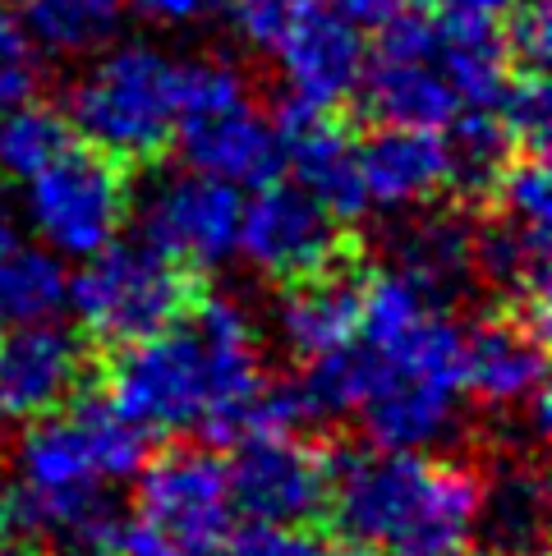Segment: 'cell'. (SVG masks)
Masks as SVG:
<instances>
[{"label":"cell","instance_id":"cell-6","mask_svg":"<svg viewBox=\"0 0 552 556\" xmlns=\"http://www.w3.org/2000/svg\"><path fill=\"white\" fill-rule=\"evenodd\" d=\"M230 451L235 455H226V469H230L235 515H249L259 525L327 533L331 455H337V442L276 432V437L235 442Z\"/></svg>","mask_w":552,"mask_h":556},{"label":"cell","instance_id":"cell-25","mask_svg":"<svg viewBox=\"0 0 552 556\" xmlns=\"http://www.w3.org/2000/svg\"><path fill=\"white\" fill-rule=\"evenodd\" d=\"M208 556H331V543H327V533L249 520L244 529H230L226 543Z\"/></svg>","mask_w":552,"mask_h":556},{"label":"cell","instance_id":"cell-26","mask_svg":"<svg viewBox=\"0 0 552 556\" xmlns=\"http://www.w3.org/2000/svg\"><path fill=\"white\" fill-rule=\"evenodd\" d=\"M304 0H226V10L235 18L244 42L272 51V42L281 37V28L290 24V14L300 10Z\"/></svg>","mask_w":552,"mask_h":556},{"label":"cell","instance_id":"cell-7","mask_svg":"<svg viewBox=\"0 0 552 556\" xmlns=\"http://www.w3.org/2000/svg\"><path fill=\"white\" fill-rule=\"evenodd\" d=\"M373 125H410V129H447L461 111V97L442 70V42L428 10L410 5L391 24L378 28V42L364 55L360 92Z\"/></svg>","mask_w":552,"mask_h":556},{"label":"cell","instance_id":"cell-14","mask_svg":"<svg viewBox=\"0 0 552 556\" xmlns=\"http://www.w3.org/2000/svg\"><path fill=\"white\" fill-rule=\"evenodd\" d=\"M364 28H354L346 14H337L327 0H304L290 14V24L272 42V55L281 65L290 97L313 106H346L360 92L364 78Z\"/></svg>","mask_w":552,"mask_h":556},{"label":"cell","instance_id":"cell-3","mask_svg":"<svg viewBox=\"0 0 552 556\" xmlns=\"http://www.w3.org/2000/svg\"><path fill=\"white\" fill-rule=\"evenodd\" d=\"M92 55L70 92L74 134L138 170L162 162L180 125V61L148 42H106Z\"/></svg>","mask_w":552,"mask_h":556},{"label":"cell","instance_id":"cell-16","mask_svg":"<svg viewBox=\"0 0 552 556\" xmlns=\"http://www.w3.org/2000/svg\"><path fill=\"white\" fill-rule=\"evenodd\" d=\"M175 143H180L189 170L216 175L235 189H259L276 175H286V156H281V138L276 125L253 106V97L240 102L212 106L199 115H185L175 125Z\"/></svg>","mask_w":552,"mask_h":556},{"label":"cell","instance_id":"cell-28","mask_svg":"<svg viewBox=\"0 0 552 556\" xmlns=\"http://www.w3.org/2000/svg\"><path fill=\"white\" fill-rule=\"evenodd\" d=\"M111 556H189L180 543L171 539V533H162L156 525H148V520H121V529H115V539H111V547H106Z\"/></svg>","mask_w":552,"mask_h":556},{"label":"cell","instance_id":"cell-10","mask_svg":"<svg viewBox=\"0 0 552 556\" xmlns=\"http://www.w3.org/2000/svg\"><path fill=\"white\" fill-rule=\"evenodd\" d=\"M548 372V304L492 300L461 331V387L484 405H525Z\"/></svg>","mask_w":552,"mask_h":556},{"label":"cell","instance_id":"cell-4","mask_svg":"<svg viewBox=\"0 0 552 556\" xmlns=\"http://www.w3.org/2000/svg\"><path fill=\"white\" fill-rule=\"evenodd\" d=\"M97 387L143 432H199L212 409V359L193 317L129 350L102 354Z\"/></svg>","mask_w":552,"mask_h":556},{"label":"cell","instance_id":"cell-20","mask_svg":"<svg viewBox=\"0 0 552 556\" xmlns=\"http://www.w3.org/2000/svg\"><path fill=\"white\" fill-rule=\"evenodd\" d=\"M65 286L61 257L0 216V327L55 317L65 308Z\"/></svg>","mask_w":552,"mask_h":556},{"label":"cell","instance_id":"cell-24","mask_svg":"<svg viewBox=\"0 0 552 556\" xmlns=\"http://www.w3.org/2000/svg\"><path fill=\"white\" fill-rule=\"evenodd\" d=\"M42 84V51L28 37L18 10L0 5V115L24 106Z\"/></svg>","mask_w":552,"mask_h":556},{"label":"cell","instance_id":"cell-9","mask_svg":"<svg viewBox=\"0 0 552 556\" xmlns=\"http://www.w3.org/2000/svg\"><path fill=\"white\" fill-rule=\"evenodd\" d=\"M350 244H360V230L331 216L318 198L286 175L253 189L240 212V249L276 286L327 267Z\"/></svg>","mask_w":552,"mask_h":556},{"label":"cell","instance_id":"cell-12","mask_svg":"<svg viewBox=\"0 0 552 556\" xmlns=\"http://www.w3.org/2000/svg\"><path fill=\"white\" fill-rule=\"evenodd\" d=\"M272 125H276V138H281L290 180L309 189L331 216H341L350 226L360 222L368 212V198L360 180V156H354V134L341 121V111L286 97Z\"/></svg>","mask_w":552,"mask_h":556},{"label":"cell","instance_id":"cell-23","mask_svg":"<svg viewBox=\"0 0 552 556\" xmlns=\"http://www.w3.org/2000/svg\"><path fill=\"white\" fill-rule=\"evenodd\" d=\"M498 121L506 129V138L516 143V152H535L548 156V121H552V106H548V84H543V70H516L506 78V88L498 92Z\"/></svg>","mask_w":552,"mask_h":556},{"label":"cell","instance_id":"cell-19","mask_svg":"<svg viewBox=\"0 0 552 556\" xmlns=\"http://www.w3.org/2000/svg\"><path fill=\"white\" fill-rule=\"evenodd\" d=\"M543 473L529 465H506L479 492L475 547L479 556H529L543 552Z\"/></svg>","mask_w":552,"mask_h":556},{"label":"cell","instance_id":"cell-22","mask_svg":"<svg viewBox=\"0 0 552 556\" xmlns=\"http://www.w3.org/2000/svg\"><path fill=\"white\" fill-rule=\"evenodd\" d=\"M74 125L70 115H61L55 106L28 102L0 115V175L5 180H33L42 166H51L70 143H74Z\"/></svg>","mask_w":552,"mask_h":556},{"label":"cell","instance_id":"cell-8","mask_svg":"<svg viewBox=\"0 0 552 556\" xmlns=\"http://www.w3.org/2000/svg\"><path fill=\"white\" fill-rule=\"evenodd\" d=\"M134 515L171 533L189 556H208L235 529L230 469L222 446H162L134 469Z\"/></svg>","mask_w":552,"mask_h":556},{"label":"cell","instance_id":"cell-32","mask_svg":"<svg viewBox=\"0 0 552 556\" xmlns=\"http://www.w3.org/2000/svg\"><path fill=\"white\" fill-rule=\"evenodd\" d=\"M529 556H548V552H529Z\"/></svg>","mask_w":552,"mask_h":556},{"label":"cell","instance_id":"cell-1","mask_svg":"<svg viewBox=\"0 0 552 556\" xmlns=\"http://www.w3.org/2000/svg\"><path fill=\"white\" fill-rule=\"evenodd\" d=\"M479 469L424 451L337 446L327 539L373 556H469Z\"/></svg>","mask_w":552,"mask_h":556},{"label":"cell","instance_id":"cell-13","mask_svg":"<svg viewBox=\"0 0 552 556\" xmlns=\"http://www.w3.org/2000/svg\"><path fill=\"white\" fill-rule=\"evenodd\" d=\"M373 271H378V263H373L368 244L360 240V244L341 249L327 267L276 286L281 290V304H276V317H281V341L290 345L294 359L300 364L318 359V354L354 341V327H360Z\"/></svg>","mask_w":552,"mask_h":556},{"label":"cell","instance_id":"cell-15","mask_svg":"<svg viewBox=\"0 0 552 556\" xmlns=\"http://www.w3.org/2000/svg\"><path fill=\"white\" fill-rule=\"evenodd\" d=\"M240 212H244L240 189L216 180V175L189 170L156 189L143 240H152L156 249H166L189 267L212 271L240 249Z\"/></svg>","mask_w":552,"mask_h":556},{"label":"cell","instance_id":"cell-29","mask_svg":"<svg viewBox=\"0 0 552 556\" xmlns=\"http://www.w3.org/2000/svg\"><path fill=\"white\" fill-rule=\"evenodd\" d=\"M327 5L346 14L354 28H382L397 14H405L410 5H419V0H327Z\"/></svg>","mask_w":552,"mask_h":556},{"label":"cell","instance_id":"cell-17","mask_svg":"<svg viewBox=\"0 0 552 556\" xmlns=\"http://www.w3.org/2000/svg\"><path fill=\"white\" fill-rule=\"evenodd\" d=\"M368 207H432L451 193V156L442 129L378 125L354 138Z\"/></svg>","mask_w":552,"mask_h":556},{"label":"cell","instance_id":"cell-11","mask_svg":"<svg viewBox=\"0 0 552 556\" xmlns=\"http://www.w3.org/2000/svg\"><path fill=\"white\" fill-rule=\"evenodd\" d=\"M97 364L102 354L84 331L61 327L55 317L0 327V414L14 424L42 419L97 382Z\"/></svg>","mask_w":552,"mask_h":556},{"label":"cell","instance_id":"cell-27","mask_svg":"<svg viewBox=\"0 0 552 556\" xmlns=\"http://www.w3.org/2000/svg\"><path fill=\"white\" fill-rule=\"evenodd\" d=\"M125 5L156 28H199L226 14V0H125Z\"/></svg>","mask_w":552,"mask_h":556},{"label":"cell","instance_id":"cell-31","mask_svg":"<svg viewBox=\"0 0 552 556\" xmlns=\"http://www.w3.org/2000/svg\"><path fill=\"white\" fill-rule=\"evenodd\" d=\"M78 556H111V552H78Z\"/></svg>","mask_w":552,"mask_h":556},{"label":"cell","instance_id":"cell-30","mask_svg":"<svg viewBox=\"0 0 552 556\" xmlns=\"http://www.w3.org/2000/svg\"><path fill=\"white\" fill-rule=\"evenodd\" d=\"M0 556H55L47 543H37L28 539V533H10V529H0Z\"/></svg>","mask_w":552,"mask_h":556},{"label":"cell","instance_id":"cell-18","mask_svg":"<svg viewBox=\"0 0 552 556\" xmlns=\"http://www.w3.org/2000/svg\"><path fill=\"white\" fill-rule=\"evenodd\" d=\"M456 387L419 382V377H387V382L354 409L364 414V437L382 451H424L442 442L456 424Z\"/></svg>","mask_w":552,"mask_h":556},{"label":"cell","instance_id":"cell-21","mask_svg":"<svg viewBox=\"0 0 552 556\" xmlns=\"http://www.w3.org/2000/svg\"><path fill=\"white\" fill-rule=\"evenodd\" d=\"M125 0H24V18L37 51L51 55H92L125 24Z\"/></svg>","mask_w":552,"mask_h":556},{"label":"cell","instance_id":"cell-2","mask_svg":"<svg viewBox=\"0 0 552 556\" xmlns=\"http://www.w3.org/2000/svg\"><path fill=\"white\" fill-rule=\"evenodd\" d=\"M212 294V271H199L152 240H121L88 253L84 271L65 286L78 331L97 354L129 350L156 331L193 317Z\"/></svg>","mask_w":552,"mask_h":556},{"label":"cell","instance_id":"cell-5","mask_svg":"<svg viewBox=\"0 0 552 556\" xmlns=\"http://www.w3.org/2000/svg\"><path fill=\"white\" fill-rule=\"evenodd\" d=\"M134 180L138 166L74 138L51 166L24 180L28 216L51 253L88 257L125 230L134 207Z\"/></svg>","mask_w":552,"mask_h":556}]
</instances>
